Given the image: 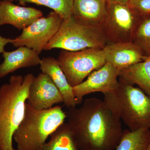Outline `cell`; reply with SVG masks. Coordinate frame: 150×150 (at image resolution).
Returning a JSON list of instances; mask_svg holds the SVG:
<instances>
[{
    "label": "cell",
    "mask_w": 150,
    "mask_h": 150,
    "mask_svg": "<svg viewBox=\"0 0 150 150\" xmlns=\"http://www.w3.org/2000/svg\"><path fill=\"white\" fill-rule=\"evenodd\" d=\"M6 1H17L21 5L26 4H35L45 6L52 9L63 19L69 17L73 15V0H2Z\"/></svg>",
    "instance_id": "19"
},
{
    "label": "cell",
    "mask_w": 150,
    "mask_h": 150,
    "mask_svg": "<svg viewBox=\"0 0 150 150\" xmlns=\"http://www.w3.org/2000/svg\"><path fill=\"white\" fill-rule=\"evenodd\" d=\"M66 118L67 113L60 105L37 110L26 102L23 118L13 135L17 150H40Z\"/></svg>",
    "instance_id": "3"
},
{
    "label": "cell",
    "mask_w": 150,
    "mask_h": 150,
    "mask_svg": "<svg viewBox=\"0 0 150 150\" xmlns=\"http://www.w3.org/2000/svg\"><path fill=\"white\" fill-rule=\"evenodd\" d=\"M40 68L42 73L48 75L63 96L64 103L68 108L76 107L81 103L76 98L73 87L70 85L58 60L52 57L41 59Z\"/></svg>",
    "instance_id": "14"
},
{
    "label": "cell",
    "mask_w": 150,
    "mask_h": 150,
    "mask_svg": "<svg viewBox=\"0 0 150 150\" xmlns=\"http://www.w3.org/2000/svg\"><path fill=\"white\" fill-rule=\"evenodd\" d=\"M129 2L141 17L150 16V0H129Z\"/></svg>",
    "instance_id": "21"
},
{
    "label": "cell",
    "mask_w": 150,
    "mask_h": 150,
    "mask_svg": "<svg viewBox=\"0 0 150 150\" xmlns=\"http://www.w3.org/2000/svg\"><path fill=\"white\" fill-rule=\"evenodd\" d=\"M57 60L73 87L81 83L93 71L106 63L103 48H100L77 51L62 50Z\"/></svg>",
    "instance_id": "7"
},
{
    "label": "cell",
    "mask_w": 150,
    "mask_h": 150,
    "mask_svg": "<svg viewBox=\"0 0 150 150\" xmlns=\"http://www.w3.org/2000/svg\"><path fill=\"white\" fill-rule=\"evenodd\" d=\"M63 19L55 12H51L23 30L11 44L16 47L26 46L40 55L58 31Z\"/></svg>",
    "instance_id": "8"
},
{
    "label": "cell",
    "mask_w": 150,
    "mask_h": 150,
    "mask_svg": "<svg viewBox=\"0 0 150 150\" xmlns=\"http://www.w3.org/2000/svg\"><path fill=\"white\" fill-rule=\"evenodd\" d=\"M13 39L2 37L0 35V54H3L5 51V47L8 43H12Z\"/></svg>",
    "instance_id": "22"
},
{
    "label": "cell",
    "mask_w": 150,
    "mask_h": 150,
    "mask_svg": "<svg viewBox=\"0 0 150 150\" xmlns=\"http://www.w3.org/2000/svg\"><path fill=\"white\" fill-rule=\"evenodd\" d=\"M2 0H0V4H1V2Z\"/></svg>",
    "instance_id": "25"
},
{
    "label": "cell",
    "mask_w": 150,
    "mask_h": 150,
    "mask_svg": "<svg viewBox=\"0 0 150 150\" xmlns=\"http://www.w3.org/2000/svg\"><path fill=\"white\" fill-rule=\"evenodd\" d=\"M35 77L32 74L13 75L0 87V150H16L13 134L24 116L29 87Z\"/></svg>",
    "instance_id": "2"
},
{
    "label": "cell",
    "mask_w": 150,
    "mask_h": 150,
    "mask_svg": "<svg viewBox=\"0 0 150 150\" xmlns=\"http://www.w3.org/2000/svg\"><path fill=\"white\" fill-rule=\"evenodd\" d=\"M4 60L0 64V79L22 68L34 67L40 65L39 54L26 46H20L12 51H5Z\"/></svg>",
    "instance_id": "15"
},
{
    "label": "cell",
    "mask_w": 150,
    "mask_h": 150,
    "mask_svg": "<svg viewBox=\"0 0 150 150\" xmlns=\"http://www.w3.org/2000/svg\"><path fill=\"white\" fill-rule=\"evenodd\" d=\"M104 95L105 102L129 130L150 129V96L142 90L119 78L117 89Z\"/></svg>",
    "instance_id": "4"
},
{
    "label": "cell",
    "mask_w": 150,
    "mask_h": 150,
    "mask_svg": "<svg viewBox=\"0 0 150 150\" xmlns=\"http://www.w3.org/2000/svg\"><path fill=\"white\" fill-rule=\"evenodd\" d=\"M109 43L102 28L82 24L72 15L63 19L58 31L44 50L60 48L77 51L88 48H103Z\"/></svg>",
    "instance_id": "5"
},
{
    "label": "cell",
    "mask_w": 150,
    "mask_h": 150,
    "mask_svg": "<svg viewBox=\"0 0 150 150\" xmlns=\"http://www.w3.org/2000/svg\"><path fill=\"white\" fill-rule=\"evenodd\" d=\"M119 78L132 85H137L150 96V60L146 59L120 70Z\"/></svg>",
    "instance_id": "16"
},
{
    "label": "cell",
    "mask_w": 150,
    "mask_h": 150,
    "mask_svg": "<svg viewBox=\"0 0 150 150\" xmlns=\"http://www.w3.org/2000/svg\"><path fill=\"white\" fill-rule=\"evenodd\" d=\"M39 150H81L73 137L67 123H64L54 131L50 139Z\"/></svg>",
    "instance_id": "17"
},
{
    "label": "cell",
    "mask_w": 150,
    "mask_h": 150,
    "mask_svg": "<svg viewBox=\"0 0 150 150\" xmlns=\"http://www.w3.org/2000/svg\"><path fill=\"white\" fill-rule=\"evenodd\" d=\"M103 49L106 62L119 71L144 61L147 58L133 42L109 43Z\"/></svg>",
    "instance_id": "11"
},
{
    "label": "cell",
    "mask_w": 150,
    "mask_h": 150,
    "mask_svg": "<svg viewBox=\"0 0 150 150\" xmlns=\"http://www.w3.org/2000/svg\"><path fill=\"white\" fill-rule=\"evenodd\" d=\"M27 103L37 110H46L64 103L63 96L51 78L40 73L35 77L28 91Z\"/></svg>",
    "instance_id": "10"
},
{
    "label": "cell",
    "mask_w": 150,
    "mask_h": 150,
    "mask_svg": "<svg viewBox=\"0 0 150 150\" xmlns=\"http://www.w3.org/2000/svg\"><path fill=\"white\" fill-rule=\"evenodd\" d=\"M107 0H73V16L82 24L102 27Z\"/></svg>",
    "instance_id": "13"
},
{
    "label": "cell",
    "mask_w": 150,
    "mask_h": 150,
    "mask_svg": "<svg viewBox=\"0 0 150 150\" xmlns=\"http://www.w3.org/2000/svg\"><path fill=\"white\" fill-rule=\"evenodd\" d=\"M132 42L142 49L146 57L150 56V16L141 17Z\"/></svg>",
    "instance_id": "20"
},
{
    "label": "cell",
    "mask_w": 150,
    "mask_h": 150,
    "mask_svg": "<svg viewBox=\"0 0 150 150\" xmlns=\"http://www.w3.org/2000/svg\"><path fill=\"white\" fill-rule=\"evenodd\" d=\"M42 16L43 12L34 8L21 6L2 0L0 4V26L11 25L23 30Z\"/></svg>",
    "instance_id": "12"
},
{
    "label": "cell",
    "mask_w": 150,
    "mask_h": 150,
    "mask_svg": "<svg viewBox=\"0 0 150 150\" xmlns=\"http://www.w3.org/2000/svg\"><path fill=\"white\" fill-rule=\"evenodd\" d=\"M150 139V129L123 130L120 142L114 150H146Z\"/></svg>",
    "instance_id": "18"
},
{
    "label": "cell",
    "mask_w": 150,
    "mask_h": 150,
    "mask_svg": "<svg viewBox=\"0 0 150 150\" xmlns=\"http://www.w3.org/2000/svg\"><path fill=\"white\" fill-rule=\"evenodd\" d=\"M70 131L81 150H114L123 135L121 119L99 98H87L67 112Z\"/></svg>",
    "instance_id": "1"
},
{
    "label": "cell",
    "mask_w": 150,
    "mask_h": 150,
    "mask_svg": "<svg viewBox=\"0 0 150 150\" xmlns=\"http://www.w3.org/2000/svg\"><path fill=\"white\" fill-rule=\"evenodd\" d=\"M129 0H107L102 29L110 43L132 42L141 19Z\"/></svg>",
    "instance_id": "6"
},
{
    "label": "cell",
    "mask_w": 150,
    "mask_h": 150,
    "mask_svg": "<svg viewBox=\"0 0 150 150\" xmlns=\"http://www.w3.org/2000/svg\"><path fill=\"white\" fill-rule=\"evenodd\" d=\"M119 71L109 63L93 71L83 82L73 87L76 98L81 103L85 96L95 92L105 94L114 91L119 85Z\"/></svg>",
    "instance_id": "9"
},
{
    "label": "cell",
    "mask_w": 150,
    "mask_h": 150,
    "mask_svg": "<svg viewBox=\"0 0 150 150\" xmlns=\"http://www.w3.org/2000/svg\"><path fill=\"white\" fill-rule=\"evenodd\" d=\"M146 150H150V139L149 142L148 144L147 148Z\"/></svg>",
    "instance_id": "23"
},
{
    "label": "cell",
    "mask_w": 150,
    "mask_h": 150,
    "mask_svg": "<svg viewBox=\"0 0 150 150\" xmlns=\"http://www.w3.org/2000/svg\"><path fill=\"white\" fill-rule=\"evenodd\" d=\"M148 59V60H150V56H148V57H147V59Z\"/></svg>",
    "instance_id": "24"
}]
</instances>
